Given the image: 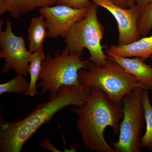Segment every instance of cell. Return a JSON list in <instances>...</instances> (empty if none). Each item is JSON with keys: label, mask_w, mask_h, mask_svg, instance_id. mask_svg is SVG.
<instances>
[{"label": "cell", "mask_w": 152, "mask_h": 152, "mask_svg": "<svg viewBox=\"0 0 152 152\" xmlns=\"http://www.w3.org/2000/svg\"><path fill=\"white\" fill-rule=\"evenodd\" d=\"M91 88L83 85L62 86L50 97V100L38 105L25 118L9 122L1 118L0 152L21 151L26 142L58 112L68 106L83 105Z\"/></svg>", "instance_id": "6da1fadb"}, {"label": "cell", "mask_w": 152, "mask_h": 152, "mask_svg": "<svg viewBox=\"0 0 152 152\" xmlns=\"http://www.w3.org/2000/svg\"><path fill=\"white\" fill-rule=\"evenodd\" d=\"M72 110L77 115V126L85 148L92 152H116L106 141L104 133L110 126L115 134H119L122 104L114 102L102 90L93 87L86 103Z\"/></svg>", "instance_id": "7a4b0ae2"}, {"label": "cell", "mask_w": 152, "mask_h": 152, "mask_svg": "<svg viewBox=\"0 0 152 152\" xmlns=\"http://www.w3.org/2000/svg\"><path fill=\"white\" fill-rule=\"evenodd\" d=\"M80 84L101 89L117 104L137 88H142L134 76L125 70L119 63L110 58L103 66L89 61L87 69L79 71Z\"/></svg>", "instance_id": "3957f363"}, {"label": "cell", "mask_w": 152, "mask_h": 152, "mask_svg": "<svg viewBox=\"0 0 152 152\" xmlns=\"http://www.w3.org/2000/svg\"><path fill=\"white\" fill-rule=\"evenodd\" d=\"M82 56L71 53L67 48L55 52L52 57L47 54L42 64L37 88L42 96L47 92L50 97L61 86L80 85L79 71L87 69L89 60H84Z\"/></svg>", "instance_id": "277c9868"}, {"label": "cell", "mask_w": 152, "mask_h": 152, "mask_svg": "<svg viewBox=\"0 0 152 152\" xmlns=\"http://www.w3.org/2000/svg\"><path fill=\"white\" fill-rule=\"evenodd\" d=\"M98 7L94 3H91L84 17L73 25L64 42L71 53L82 56L83 51L86 49L90 55L89 60L103 66L108 56L104 53L101 44L105 30L98 19Z\"/></svg>", "instance_id": "5b68a950"}, {"label": "cell", "mask_w": 152, "mask_h": 152, "mask_svg": "<svg viewBox=\"0 0 152 152\" xmlns=\"http://www.w3.org/2000/svg\"><path fill=\"white\" fill-rule=\"evenodd\" d=\"M144 90L136 88L123 99L124 117L120 124L119 139L112 143L116 152H141L140 137L145 120L142 103Z\"/></svg>", "instance_id": "8992f818"}, {"label": "cell", "mask_w": 152, "mask_h": 152, "mask_svg": "<svg viewBox=\"0 0 152 152\" xmlns=\"http://www.w3.org/2000/svg\"><path fill=\"white\" fill-rule=\"evenodd\" d=\"M12 24V22L8 20L5 30L0 28V58L5 60L2 72L7 73L13 69L18 75L27 77L33 53L26 48L23 36L14 34Z\"/></svg>", "instance_id": "52a82bcc"}, {"label": "cell", "mask_w": 152, "mask_h": 152, "mask_svg": "<svg viewBox=\"0 0 152 152\" xmlns=\"http://www.w3.org/2000/svg\"><path fill=\"white\" fill-rule=\"evenodd\" d=\"M88 8L77 9L64 5L39 8V12L45 18L48 37L64 39L73 25L86 15Z\"/></svg>", "instance_id": "ba28073f"}, {"label": "cell", "mask_w": 152, "mask_h": 152, "mask_svg": "<svg viewBox=\"0 0 152 152\" xmlns=\"http://www.w3.org/2000/svg\"><path fill=\"white\" fill-rule=\"evenodd\" d=\"M99 7L108 11L115 19L118 28V45H127L141 38L137 28V20L140 7L134 5L128 8H123L108 0H91Z\"/></svg>", "instance_id": "9c48e42d"}, {"label": "cell", "mask_w": 152, "mask_h": 152, "mask_svg": "<svg viewBox=\"0 0 152 152\" xmlns=\"http://www.w3.org/2000/svg\"><path fill=\"white\" fill-rule=\"evenodd\" d=\"M108 56L119 63L125 70L134 76L144 90H152V67L140 58L115 56Z\"/></svg>", "instance_id": "30bf717a"}, {"label": "cell", "mask_w": 152, "mask_h": 152, "mask_svg": "<svg viewBox=\"0 0 152 152\" xmlns=\"http://www.w3.org/2000/svg\"><path fill=\"white\" fill-rule=\"evenodd\" d=\"M106 53L108 56L138 57L145 61L152 56V35L127 45H112Z\"/></svg>", "instance_id": "8fae6325"}, {"label": "cell", "mask_w": 152, "mask_h": 152, "mask_svg": "<svg viewBox=\"0 0 152 152\" xmlns=\"http://www.w3.org/2000/svg\"><path fill=\"white\" fill-rule=\"evenodd\" d=\"M29 51L33 53L44 51V44L48 36L43 16L35 17L32 19L28 31Z\"/></svg>", "instance_id": "7c38bea8"}, {"label": "cell", "mask_w": 152, "mask_h": 152, "mask_svg": "<svg viewBox=\"0 0 152 152\" xmlns=\"http://www.w3.org/2000/svg\"><path fill=\"white\" fill-rule=\"evenodd\" d=\"M58 0H9V15L18 19L31 12L37 8L52 6L58 4Z\"/></svg>", "instance_id": "4fadbf2b"}, {"label": "cell", "mask_w": 152, "mask_h": 152, "mask_svg": "<svg viewBox=\"0 0 152 152\" xmlns=\"http://www.w3.org/2000/svg\"><path fill=\"white\" fill-rule=\"evenodd\" d=\"M44 51L33 53L31 60L29 65L28 72L30 75L29 85L26 96H34L37 94V82L40 73L42 64L45 58Z\"/></svg>", "instance_id": "5bb4252c"}, {"label": "cell", "mask_w": 152, "mask_h": 152, "mask_svg": "<svg viewBox=\"0 0 152 152\" xmlns=\"http://www.w3.org/2000/svg\"><path fill=\"white\" fill-rule=\"evenodd\" d=\"M147 91L144 90L142 94V103L143 106L146 128L145 134L141 138L140 146L141 148H146L151 151L152 150V105Z\"/></svg>", "instance_id": "9a60e30c"}, {"label": "cell", "mask_w": 152, "mask_h": 152, "mask_svg": "<svg viewBox=\"0 0 152 152\" xmlns=\"http://www.w3.org/2000/svg\"><path fill=\"white\" fill-rule=\"evenodd\" d=\"M24 77L21 75H18L9 81L0 85V95L13 93L26 95L29 83Z\"/></svg>", "instance_id": "2e32d148"}, {"label": "cell", "mask_w": 152, "mask_h": 152, "mask_svg": "<svg viewBox=\"0 0 152 152\" xmlns=\"http://www.w3.org/2000/svg\"><path fill=\"white\" fill-rule=\"evenodd\" d=\"M137 28L141 37H145L152 29V3L140 7Z\"/></svg>", "instance_id": "e0dca14e"}, {"label": "cell", "mask_w": 152, "mask_h": 152, "mask_svg": "<svg viewBox=\"0 0 152 152\" xmlns=\"http://www.w3.org/2000/svg\"><path fill=\"white\" fill-rule=\"evenodd\" d=\"M92 2L91 0H58L57 5H64L73 8H88Z\"/></svg>", "instance_id": "ac0fdd59"}, {"label": "cell", "mask_w": 152, "mask_h": 152, "mask_svg": "<svg viewBox=\"0 0 152 152\" xmlns=\"http://www.w3.org/2000/svg\"><path fill=\"white\" fill-rule=\"evenodd\" d=\"M40 146L42 148H44L45 149L54 152H61L52 145L49 139L45 138L41 142Z\"/></svg>", "instance_id": "d6986e66"}, {"label": "cell", "mask_w": 152, "mask_h": 152, "mask_svg": "<svg viewBox=\"0 0 152 152\" xmlns=\"http://www.w3.org/2000/svg\"><path fill=\"white\" fill-rule=\"evenodd\" d=\"M10 7L8 1L4 0H0V15H3L7 12H9Z\"/></svg>", "instance_id": "ffe728a7"}, {"label": "cell", "mask_w": 152, "mask_h": 152, "mask_svg": "<svg viewBox=\"0 0 152 152\" xmlns=\"http://www.w3.org/2000/svg\"><path fill=\"white\" fill-rule=\"evenodd\" d=\"M108 1L121 7L125 9L127 8L126 0H108Z\"/></svg>", "instance_id": "44dd1931"}, {"label": "cell", "mask_w": 152, "mask_h": 152, "mask_svg": "<svg viewBox=\"0 0 152 152\" xmlns=\"http://www.w3.org/2000/svg\"><path fill=\"white\" fill-rule=\"evenodd\" d=\"M136 4L140 7L152 3V0H135Z\"/></svg>", "instance_id": "7402d4cb"}, {"label": "cell", "mask_w": 152, "mask_h": 152, "mask_svg": "<svg viewBox=\"0 0 152 152\" xmlns=\"http://www.w3.org/2000/svg\"><path fill=\"white\" fill-rule=\"evenodd\" d=\"M127 7L129 8L135 4V0H126Z\"/></svg>", "instance_id": "603a6c76"}, {"label": "cell", "mask_w": 152, "mask_h": 152, "mask_svg": "<svg viewBox=\"0 0 152 152\" xmlns=\"http://www.w3.org/2000/svg\"><path fill=\"white\" fill-rule=\"evenodd\" d=\"M4 1H9V0H4Z\"/></svg>", "instance_id": "cb8c5ba5"}, {"label": "cell", "mask_w": 152, "mask_h": 152, "mask_svg": "<svg viewBox=\"0 0 152 152\" xmlns=\"http://www.w3.org/2000/svg\"><path fill=\"white\" fill-rule=\"evenodd\" d=\"M151 58L152 60V56L151 57Z\"/></svg>", "instance_id": "d4e9b609"}]
</instances>
